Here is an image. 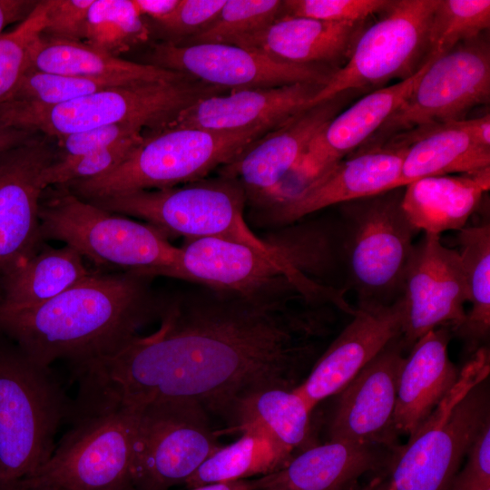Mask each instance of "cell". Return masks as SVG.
Segmentation results:
<instances>
[{
	"instance_id": "6da1fadb",
	"label": "cell",
	"mask_w": 490,
	"mask_h": 490,
	"mask_svg": "<svg viewBox=\"0 0 490 490\" xmlns=\"http://www.w3.org/2000/svg\"><path fill=\"white\" fill-rule=\"evenodd\" d=\"M192 284L161 297L154 332L71 366L78 415L182 399L229 422L250 395L302 382L318 358L328 306L291 288L245 293Z\"/></svg>"
},
{
	"instance_id": "7a4b0ae2",
	"label": "cell",
	"mask_w": 490,
	"mask_h": 490,
	"mask_svg": "<svg viewBox=\"0 0 490 490\" xmlns=\"http://www.w3.org/2000/svg\"><path fill=\"white\" fill-rule=\"evenodd\" d=\"M152 279L137 270H95L39 306L0 305V335L44 367L60 359L74 365L110 355L158 318L161 297L152 291Z\"/></svg>"
},
{
	"instance_id": "3957f363",
	"label": "cell",
	"mask_w": 490,
	"mask_h": 490,
	"mask_svg": "<svg viewBox=\"0 0 490 490\" xmlns=\"http://www.w3.org/2000/svg\"><path fill=\"white\" fill-rule=\"evenodd\" d=\"M88 201L111 212L142 219L167 237L226 240L272 258L309 261L308 245L294 229H288L273 242L252 231L244 217L246 193L236 179L219 176L182 187L138 191Z\"/></svg>"
},
{
	"instance_id": "277c9868",
	"label": "cell",
	"mask_w": 490,
	"mask_h": 490,
	"mask_svg": "<svg viewBox=\"0 0 490 490\" xmlns=\"http://www.w3.org/2000/svg\"><path fill=\"white\" fill-rule=\"evenodd\" d=\"M278 126L267 123L235 131L163 128L143 134V140L113 170L63 186L92 201L194 182L233 161Z\"/></svg>"
},
{
	"instance_id": "5b68a950",
	"label": "cell",
	"mask_w": 490,
	"mask_h": 490,
	"mask_svg": "<svg viewBox=\"0 0 490 490\" xmlns=\"http://www.w3.org/2000/svg\"><path fill=\"white\" fill-rule=\"evenodd\" d=\"M489 350L474 352L450 391L396 449L395 490H446L483 426L490 421Z\"/></svg>"
},
{
	"instance_id": "8992f818",
	"label": "cell",
	"mask_w": 490,
	"mask_h": 490,
	"mask_svg": "<svg viewBox=\"0 0 490 490\" xmlns=\"http://www.w3.org/2000/svg\"><path fill=\"white\" fill-rule=\"evenodd\" d=\"M187 77L104 88L55 106L0 103V125L41 132L51 139L113 124L157 132L196 101L230 92Z\"/></svg>"
},
{
	"instance_id": "52a82bcc",
	"label": "cell",
	"mask_w": 490,
	"mask_h": 490,
	"mask_svg": "<svg viewBox=\"0 0 490 490\" xmlns=\"http://www.w3.org/2000/svg\"><path fill=\"white\" fill-rule=\"evenodd\" d=\"M71 403L50 367L0 346V490H12L49 458Z\"/></svg>"
},
{
	"instance_id": "ba28073f",
	"label": "cell",
	"mask_w": 490,
	"mask_h": 490,
	"mask_svg": "<svg viewBox=\"0 0 490 490\" xmlns=\"http://www.w3.org/2000/svg\"><path fill=\"white\" fill-rule=\"evenodd\" d=\"M43 240H59L98 267L163 276L181 250L150 224L140 223L85 201L64 186L42 195Z\"/></svg>"
},
{
	"instance_id": "9c48e42d",
	"label": "cell",
	"mask_w": 490,
	"mask_h": 490,
	"mask_svg": "<svg viewBox=\"0 0 490 490\" xmlns=\"http://www.w3.org/2000/svg\"><path fill=\"white\" fill-rule=\"evenodd\" d=\"M402 188L340 204L341 253L358 307L387 306L402 297L419 231L402 209Z\"/></svg>"
},
{
	"instance_id": "30bf717a",
	"label": "cell",
	"mask_w": 490,
	"mask_h": 490,
	"mask_svg": "<svg viewBox=\"0 0 490 490\" xmlns=\"http://www.w3.org/2000/svg\"><path fill=\"white\" fill-rule=\"evenodd\" d=\"M139 408L83 416L12 490H131Z\"/></svg>"
},
{
	"instance_id": "8fae6325",
	"label": "cell",
	"mask_w": 490,
	"mask_h": 490,
	"mask_svg": "<svg viewBox=\"0 0 490 490\" xmlns=\"http://www.w3.org/2000/svg\"><path fill=\"white\" fill-rule=\"evenodd\" d=\"M437 0H390L366 26L346 63L309 101L308 108L347 91L412 76L426 62L427 35Z\"/></svg>"
},
{
	"instance_id": "7c38bea8",
	"label": "cell",
	"mask_w": 490,
	"mask_h": 490,
	"mask_svg": "<svg viewBox=\"0 0 490 490\" xmlns=\"http://www.w3.org/2000/svg\"><path fill=\"white\" fill-rule=\"evenodd\" d=\"M490 98V46L485 34L436 58L413 91L357 151L379 148L416 129L465 120Z\"/></svg>"
},
{
	"instance_id": "4fadbf2b",
	"label": "cell",
	"mask_w": 490,
	"mask_h": 490,
	"mask_svg": "<svg viewBox=\"0 0 490 490\" xmlns=\"http://www.w3.org/2000/svg\"><path fill=\"white\" fill-rule=\"evenodd\" d=\"M170 277L213 289L256 292L290 287L312 303L338 306L343 291L320 283L318 269L293 260L270 257L249 246L226 240H186Z\"/></svg>"
},
{
	"instance_id": "5bb4252c",
	"label": "cell",
	"mask_w": 490,
	"mask_h": 490,
	"mask_svg": "<svg viewBox=\"0 0 490 490\" xmlns=\"http://www.w3.org/2000/svg\"><path fill=\"white\" fill-rule=\"evenodd\" d=\"M131 490H169L183 485L221 446L209 413L191 400L140 407Z\"/></svg>"
},
{
	"instance_id": "9a60e30c",
	"label": "cell",
	"mask_w": 490,
	"mask_h": 490,
	"mask_svg": "<svg viewBox=\"0 0 490 490\" xmlns=\"http://www.w3.org/2000/svg\"><path fill=\"white\" fill-rule=\"evenodd\" d=\"M146 64L183 74L228 90L278 87L297 83L325 84L335 71L327 66L280 62L228 44H155Z\"/></svg>"
},
{
	"instance_id": "2e32d148",
	"label": "cell",
	"mask_w": 490,
	"mask_h": 490,
	"mask_svg": "<svg viewBox=\"0 0 490 490\" xmlns=\"http://www.w3.org/2000/svg\"><path fill=\"white\" fill-rule=\"evenodd\" d=\"M38 134L0 151V284L41 249L43 175L58 156L51 138Z\"/></svg>"
},
{
	"instance_id": "e0dca14e",
	"label": "cell",
	"mask_w": 490,
	"mask_h": 490,
	"mask_svg": "<svg viewBox=\"0 0 490 490\" xmlns=\"http://www.w3.org/2000/svg\"><path fill=\"white\" fill-rule=\"evenodd\" d=\"M405 319L402 340L407 351L422 336L440 327L453 333L464 321L468 302L466 276L458 252L439 235L427 234L415 244L403 284Z\"/></svg>"
},
{
	"instance_id": "ac0fdd59",
	"label": "cell",
	"mask_w": 490,
	"mask_h": 490,
	"mask_svg": "<svg viewBox=\"0 0 490 490\" xmlns=\"http://www.w3.org/2000/svg\"><path fill=\"white\" fill-rule=\"evenodd\" d=\"M406 352L401 336L391 340L338 394L329 440L396 449L393 418Z\"/></svg>"
},
{
	"instance_id": "d6986e66",
	"label": "cell",
	"mask_w": 490,
	"mask_h": 490,
	"mask_svg": "<svg viewBox=\"0 0 490 490\" xmlns=\"http://www.w3.org/2000/svg\"><path fill=\"white\" fill-rule=\"evenodd\" d=\"M405 308L403 297L387 306L356 308L350 322L293 388L312 411L324 399L338 394L379 351L402 335Z\"/></svg>"
},
{
	"instance_id": "ffe728a7",
	"label": "cell",
	"mask_w": 490,
	"mask_h": 490,
	"mask_svg": "<svg viewBox=\"0 0 490 490\" xmlns=\"http://www.w3.org/2000/svg\"><path fill=\"white\" fill-rule=\"evenodd\" d=\"M358 93L343 92L299 112L220 167L219 176L238 180L247 201L257 206L297 164L313 138Z\"/></svg>"
},
{
	"instance_id": "44dd1931",
	"label": "cell",
	"mask_w": 490,
	"mask_h": 490,
	"mask_svg": "<svg viewBox=\"0 0 490 490\" xmlns=\"http://www.w3.org/2000/svg\"><path fill=\"white\" fill-rule=\"evenodd\" d=\"M406 147L386 144L356 151L290 200L264 211L271 222L289 224L324 208L397 189Z\"/></svg>"
},
{
	"instance_id": "7402d4cb",
	"label": "cell",
	"mask_w": 490,
	"mask_h": 490,
	"mask_svg": "<svg viewBox=\"0 0 490 490\" xmlns=\"http://www.w3.org/2000/svg\"><path fill=\"white\" fill-rule=\"evenodd\" d=\"M322 86L317 83H297L231 90L196 101L165 128L235 131L267 123L280 125L308 108L309 101Z\"/></svg>"
},
{
	"instance_id": "603a6c76",
	"label": "cell",
	"mask_w": 490,
	"mask_h": 490,
	"mask_svg": "<svg viewBox=\"0 0 490 490\" xmlns=\"http://www.w3.org/2000/svg\"><path fill=\"white\" fill-rule=\"evenodd\" d=\"M433 61L409 78L368 93L340 111L309 142L299 161L302 172L314 181L360 148L407 98Z\"/></svg>"
},
{
	"instance_id": "cb8c5ba5",
	"label": "cell",
	"mask_w": 490,
	"mask_h": 490,
	"mask_svg": "<svg viewBox=\"0 0 490 490\" xmlns=\"http://www.w3.org/2000/svg\"><path fill=\"white\" fill-rule=\"evenodd\" d=\"M365 22H327L280 15L268 26L235 38L234 44L272 59L338 69L348 60Z\"/></svg>"
},
{
	"instance_id": "d4e9b609",
	"label": "cell",
	"mask_w": 490,
	"mask_h": 490,
	"mask_svg": "<svg viewBox=\"0 0 490 490\" xmlns=\"http://www.w3.org/2000/svg\"><path fill=\"white\" fill-rule=\"evenodd\" d=\"M451 329L440 327L416 340L407 352L397 389L393 428L410 436L457 381L460 369L448 357Z\"/></svg>"
},
{
	"instance_id": "484cf974",
	"label": "cell",
	"mask_w": 490,
	"mask_h": 490,
	"mask_svg": "<svg viewBox=\"0 0 490 490\" xmlns=\"http://www.w3.org/2000/svg\"><path fill=\"white\" fill-rule=\"evenodd\" d=\"M384 449L343 440L313 445L280 469L259 476L260 490H347L384 464Z\"/></svg>"
},
{
	"instance_id": "4316f807",
	"label": "cell",
	"mask_w": 490,
	"mask_h": 490,
	"mask_svg": "<svg viewBox=\"0 0 490 490\" xmlns=\"http://www.w3.org/2000/svg\"><path fill=\"white\" fill-rule=\"evenodd\" d=\"M386 144L406 147L397 188L428 176L475 173L490 168V147L475 139L466 119L425 126Z\"/></svg>"
},
{
	"instance_id": "83f0119b",
	"label": "cell",
	"mask_w": 490,
	"mask_h": 490,
	"mask_svg": "<svg viewBox=\"0 0 490 490\" xmlns=\"http://www.w3.org/2000/svg\"><path fill=\"white\" fill-rule=\"evenodd\" d=\"M490 187V168L475 173L428 176L406 185L402 209L427 234L460 230Z\"/></svg>"
},
{
	"instance_id": "f1b7e54d",
	"label": "cell",
	"mask_w": 490,
	"mask_h": 490,
	"mask_svg": "<svg viewBox=\"0 0 490 490\" xmlns=\"http://www.w3.org/2000/svg\"><path fill=\"white\" fill-rule=\"evenodd\" d=\"M30 68L109 80L120 84L174 82L188 77L146 63L121 59L83 42L61 40L42 34L33 45Z\"/></svg>"
},
{
	"instance_id": "f546056e",
	"label": "cell",
	"mask_w": 490,
	"mask_h": 490,
	"mask_svg": "<svg viewBox=\"0 0 490 490\" xmlns=\"http://www.w3.org/2000/svg\"><path fill=\"white\" fill-rule=\"evenodd\" d=\"M94 272L85 265L83 257L68 245L40 249L0 284V305L11 309L39 306Z\"/></svg>"
},
{
	"instance_id": "4dcf8cb0",
	"label": "cell",
	"mask_w": 490,
	"mask_h": 490,
	"mask_svg": "<svg viewBox=\"0 0 490 490\" xmlns=\"http://www.w3.org/2000/svg\"><path fill=\"white\" fill-rule=\"evenodd\" d=\"M311 413L294 389L267 388L240 401L228 423L230 428L240 433H262L293 452L306 449Z\"/></svg>"
},
{
	"instance_id": "1f68e13d",
	"label": "cell",
	"mask_w": 490,
	"mask_h": 490,
	"mask_svg": "<svg viewBox=\"0 0 490 490\" xmlns=\"http://www.w3.org/2000/svg\"><path fill=\"white\" fill-rule=\"evenodd\" d=\"M456 241L471 309L453 333L473 354L484 347L490 332V223L464 227Z\"/></svg>"
},
{
	"instance_id": "d6a6232c",
	"label": "cell",
	"mask_w": 490,
	"mask_h": 490,
	"mask_svg": "<svg viewBox=\"0 0 490 490\" xmlns=\"http://www.w3.org/2000/svg\"><path fill=\"white\" fill-rule=\"evenodd\" d=\"M293 456L272 438L260 432H243L235 442L221 446L183 484L202 485L254 478L283 467Z\"/></svg>"
},
{
	"instance_id": "836d02e7",
	"label": "cell",
	"mask_w": 490,
	"mask_h": 490,
	"mask_svg": "<svg viewBox=\"0 0 490 490\" xmlns=\"http://www.w3.org/2000/svg\"><path fill=\"white\" fill-rule=\"evenodd\" d=\"M150 34V28L133 0H93L83 42L118 57L145 43Z\"/></svg>"
},
{
	"instance_id": "e575fe53",
	"label": "cell",
	"mask_w": 490,
	"mask_h": 490,
	"mask_svg": "<svg viewBox=\"0 0 490 490\" xmlns=\"http://www.w3.org/2000/svg\"><path fill=\"white\" fill-rule=\"evenodd\" d=\"M489 27V0H437L428 29L426 61L479 37Z\"/></svg>"
},
{
	"instance_id": "d590c367",
	"label": "cell",
	"mask_w": 490,
	"mask_h": 490,
	"mask_svg": "<svg viewBox=\"0 0 490 490\" xmlns=\"http://www.w3.org/2000/svg\"><path fill=\"white\" fill-rule=\"evenodd\" d=\"M124 85L103 79L80 77L29 68L3 103L51 107L104 88Z\"/></svg>"
},
{
	"instance_id": "8d00e7d4",
	"label": "cell",
	"mask_w": 490,
	"mask_h": 490,
	"mask_svg": "<svg viewBox=\"0 0 490 490\" xmlns=\"http://www.w3.org/2000/svg\"><path fill=\"white\" fill-rule=\"evenodd\" d=\"M282 1L228 0L214 22L204 31L177 44H230L235 38L259 31L281 15Z\"/></svg>"
},
{
	"instance_id": "74e56055",
	"label": "cell",
	"mask_w": 490,
	"mask_h": 490,
	"mask_svg": "<svg viewBox=\"0 0 490 490\" xmlns=\"http://www.w3.org/2000/svg\"><path fill=\"white\" fill-rule=\"evenodd\" d=\"M46 9V0L38 1L25 19L11 31L0 34V103L7 99L30 68L33 45L45 26Z\"/></svg>"
},
{
	"instance_id": "f35d334b",
	"label": "cell",
	"mask_w": 490,
	"mask_h": 490,
	"mask_svg": "<svg viewBox=\"0 0 490 490\" xmlns=\"http://www.w3.org/2000/svg\"><path fill=\"white\" fill-rule=\"evenodd\" d=\"M142 140L143 133L79 157L57 158L44 172V185L61 186L100 176L120 164Z\"/></svg>"
},
{
	"instance_id": "ab89813d",
	"label": "cell",
	"mask_w": 490,
	"mask_h": 490,
	"mask_svg": "<svg viewBox=\"0 0 490 490\" xmlns=\"http://www.w3.org/2000/svg\"><path fill=\"white\" fill-rule=\"evenodd\" d=\"M390 0H286L281 15L302 16L327 22H365L381 13Z\"/></svg>"
},
{
	"instance_id": "60d3db41",
	"label": "cell",
	"mask_w": 490,
	"mask_h": 490,
	"mask_svg": "<svg viewBox=\"0 0 490 490\" xmlns=\"http://www.w3.org/2000/svg\"><path fill=\"white\" fill-rule=\"evenodd\" d=\"M226 0H180L176 9L165 20L156 24L180 42L194 36L208 28L217 18Z\"/></svg>"
},
{
	"instance_id": "b9f144b4",
	"label": "cell",
	"mask_w": 490,
	"mask_h": 490,
	"mask_svg": "<svg viewBox=\"0 0 490 490\" xmlns=\"http://www.w3.org/2000/svg\"><path fill=\"white\" fill-rule=\"evenodd\" d=\"M93 0H46V23L42 34L83 42L88 11Z\"/></svg>"
},
{
	"instance_id": "7bdbcfd3",
	"label": "cell",
	"mask_w": 490,
	"mask_h": 490,
	"mask_svg": "<svg viewBox=\"0 0 490 490\" xmlns=\"http://www.w3.org/2000/svg\"><path fill=\"white\" fill-rule=\"evenodd\" d=\"M142 129L132 124H113L71 133L58 139L63 152L58 158L79 157L130 137L142 134Z\"/></svg>"
},
{
	"instance_id": "ee69618b",
	"label": "cell",
	"mask_w": 490,
	"mask_h": 490,
	"mask_svg": "<svg viewBox=\"0 0 490 490\" xmlns=\"http://www.w3.org/2000/svg\"><path fill=\"white\" fill-rule=\"evenodd\" d=\"M465 468L455 475L446 490H483L490 488V422L473 442Z\"/></svg>"
},
{
	"instance_id": "f6af8a7d",
	"label": "cell",
	"mask_w": 490,
	"mask_h": 490,
	"mask_svg": "<svg viewBox=\"0 0 490 490\" xmlns=\"http://www.w3.org/2000/svg\"><path fill=\"white\" fill-rule=\"evenodd\" d=\"M37 3L32 0H0V34L7 25L25 19Z\"/></svg>"
},
{
	"instance_id": "bcb514c9",
	"label": "cell",
	"mask_w": 490,
	"mask_h": 490,
	"mask_svg": "<svg viewBox=\"0 0 490 490\" xmlns=\"http://www.w3.org/2000/svg\"><path fill=\"white\" fill-rule=\"evenodd\" d=\"M139 13L156 24L165 20L178 6L180 0H133Z\"/></svg>"
},
{
	"instance_id": "7dc6e473",
	"label": "cell",
	"mask_w": 490,
	"mask_h": 490,
	"mask_svg": "<svg viewBox=\"0 0 490 490\" xmlns=\"http://www.w3.org/2000/svg\"><path fill=\"white\" fill-rule=\"evenodd\" d=\"M37 133L30 130L0 125V151L22 144Z\"/></svg>"
},
{
	"instance_id": "c3c4849f",
	"label": "cell",
	"mask_w": 490,
	"mask_h": 490,
	"mask_svg": "<svg viewBox=\"0 0 490 490\" xmlns=\"http://www.w3.org/2000/svg\"><path fill=\"white\" fill-rule=\"evenodd\" d=\"M188 490H260L259 476L237 481L207 484L188 488Z\"/></svg>"
},
{
	"instance_id": "681fc988",
	"label": "cell",
	"mask_w": 490,
	"mask_h": 490,
	"mask_svg": "<svg viewBox=\"0 0 490 490\" xmlns=\"http://www.w3.org/2000/svg\"><path fill=\"white\" fill-rule=\"evenodd\" d=\"M466 121L475 139L481 144L490 147V113Z\"/></svg>"
},
{
	"instance_id": "f907efd6",
	"label": "cell",
	"mask_w": 490,
	"mask_h": 490,
	"mask_svg": "<svg viewBox=\"0 0 490 490\" xmlns=\"http://www.w3.org/2000/svg\"><path fill=\"white\" fill-rule=\"evenodd\" d=\"M379 485V482L377 479L372 480L368 485H366L361 490H376V488Z\"/></svg>"
},
{
	"instance_id": "816d5d0a",
	"label": "cell",
	"mask_w": 490,
	"mask_h": 490,
	"mask_svg": "<svg viewBox=\"0 0 490 490\" xmlns=\"http://www.w3.org/2000/svg\"><path fill=\"white\" fill-rule=\"evenodd\" d=\"M386 490H395V487L391 483H389V485H388V486L387 487Z\"/></svg>"
},
{
	"instance_id": "f5cc1de1",
	"label": "cell",
	"mask_w": 490,
	"mask_h": 490,
	"mask_svg": "<svg viewBox=\"0 0 490 490\" xmlns=\"http://www.w3.org/2000/svg\"><path fill=\"white\" fill-rule=\"evenodd\" d=\"M485 490H490V488L485 489Z\"/></svg>"
}]
</instances>
